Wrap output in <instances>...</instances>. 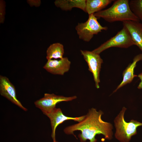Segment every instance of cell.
Instances as JSON below:
<instances>
[{"label": "cell", "mask_w": 142, "mask_h": 142, "mask_svg": "<svg viewBox=\"0 0 142 142\" xmlns=\"http://www.w3.org/2000/svg\"><path fill=\"white\" fill-rule=\"evenodd\" d=\"M114 0H86L85 12L89 15L94 14L102 10Z\"/></svg>", "instance_id": "obj_14"}, {"label": "cell", "mask_w": 142, "mask_h": 142, "mask_svg": "<svg viewBox=\"0 0 142 142\" xmlns=\"http://www.w3.org/2000/svg\"><path fill=\"white\" fill-rule=\"evenodd\" d=\"M46 116L49 119L50 121L52 129V137L53 141H55L56 129L59 124L66 120H72L80 122L84 119L85 115L75 117L67 116L63 114L60 109L56 108Z\"/></svg>", "instance_id": "obj_9"}, {"label": "cell", "mask_w": 142, "mask_h": 142, "mask_svg": "<svg viewBox=\"0 0 142 142\" xmlns=\"http://www.w3.org/2000/svg\"><path fill=\"white\" fill-rule=\"evenodd\" d=\"M0 93L13 104L24 111L27 109L17 99L16 91L14 85L6 77L0 75Z\"/></svg>", "instance_id": "obj_8"}, {"label": "cell", "mask_w": 142, "mask_h": 142, "mask_svg": "<svg viewBox=\"0 0 142 142\" xmlns=\"http://www.w3.org/2000/svg\"><path fill=\"white\" fill-rule=\"evenodd\" d=\"M27 2L31 7L35 6L38 7L41 4V1L40 0H28L27 1Z\"/></svg>", "instance_id": "obj_18"}, {"label": "cell", "mask_w": 142, "mask_h": 142, "mask_svg": "<svg viewBox=\"0 0 142 142\" xmlns=\"http://www.w3.org/2000/svg\"><path fill=\"white\" fill-rule=\"evenodd\" d=\"M138 78L140 80L141 82L140 83L138 87V88L139 89H142V72L139 74L138 76Z\"/></svg>", "instance_id": "obj_19"}, {"label": "cell", "mask_w": 142, "mask_h": 142, "mask_svg": "<svg viewBox=\"0 0 142 142\" xmlns=\"http://www.w3.org/2000/svg\"><path fill=\"white\" fill-rule=\"evenodd\" d=\"M126 108L123 107L114 120L116 131L115 138L120 142H129L132 136L137 134V129L142 126V123L131 120L127 123L124 119Z\"/></svg>", "instance_id": "obj_3"}, {"label": "cell", "mask_w": 142, "mask_h": 142, "mask_svg": "<svg viewBox=\"0 0 142 142\" xmlns=\"http://www.w3.org/2000/svg\"><path fill=\"white\" fill-rule=\"evenodd\" d=\"M129 4L131 11L142 22V0L129 1Z\"/></svg>", "instance_id": "obj_16"}, {"label": "cell", "mask_w": 142, "mask_h": 142, "mask_svg": "<svg viewBox=\"0 0 142 142\" xmlns=\"http://www.w3.org/2000/svg\"><path fill=\"white\" fill-rule=\"evenodd\" d=\"M76 96L66 97L54 94L45 93L43 97L35 102V106L39 109L46 115L56 108V104L62 102L71 101L76 99Z\"/></svg>", "instance_id": "obj_6"}, {"label": "cell", "mask_w": 142, "mask_h": 142, "mask_svg": "<svg viewBox=\"0 0 142 142\" xmlns=\"http://www.w3.org/2000/svg\"><path fill=\"white\" fill-rule=\"evenodd\" d=\"M123 24L129 32L135 45L142 52V23L140 22L126 21L123 22Z\"/></svg>", "instance_id": "obj_11"}, {"label": "cell", "mask_w": 142, "mask_h": 142, "mask_svg": "<svg viewBox=\"0 0 142 142\" xmlns=\"http://www.w3.org/2000/svg\"><path fill=\"white\" fill-rule=\"evenodd\" d=\"M53 142H58L57 141H53Z\"/></svg>", "instance_id": "obj_20"}, {"label": "cell", "mask_w": 142, "mask_h": 142, "mask_svg": "<svg viewBox=\"0 0 142 142\" xmlns=\"http://www.w3.org/2000/svg\"><path fill=\"white\" fill-rule=\"evenodd\" d=\"M114 1L110 7L94 14V16L98 19L102 18L110 23L118 21L123 22L126 21L140 22L131 10L129 0Z\"/></svg>", "instance_id": "obj_2"}, {"label": "cell", "mask_w": 142, "mask_h": 142, "mask_svg": "<svg viewBox=\"0 0 142 142\" xmlns=\"http://www.w3.org/2000/svg\"><path fill=\"white\" fill-rule=\"evenodd\" d=\"M132 63H130L126 68L123 73V79L113 93L116 92L118 89L125 85L130 83L134 78L137 76L134 74V70L137 63L142 60V54H140L135 57Z\"/></svg>", "instance_id": "obj_12"}, {"label": "cell", "mask_w": 142, "mask_h": 142, "mask_svg": "<svg viewBox=\"0 0 142 142\" xmlns=\"http://www.w3.org/2000/svg\"><path fill=\"white\" fill-rule=\"evenodd\" d=\"M81 54L87 63L88 70L92 74L96 88L99 89L100 82V73L103 60L99 54L92 51L80 50Z\"/></svg>", "instance_id": "obj_7"}, {"label": "cell", "mask_w": 142, "mask_h": 142, "mask_svg": "<svg viewBox=\"0 0 142 142\" xmlns=\"http://www.w3.org/2000/svg\"><path fill=\"white\" fill-rule=\"evenodd\" d=\"M97 19L93 14H91L89 15L86 21L78 23L75 29L80 39L85 42H89L94 35L98 34L102 30L108 29L107 27L102 26Z\"/></svg>", "instance_id": "obj_4"}, {"label": "cell", "mask_w": 142, "mask_h": 142, "mask_svg": "<svg viewBox=\"0 0 142 142\" xmlns=\"http://www.w3.org/2000/svg\"><path fill=\"white\" fill-rule=\"evenodd\" d=\"M6 3L3 0L0 1V23H3L5 19Z\"/></svg>", "instance_id": "obj_17"}, {"label": "cell", "mask_w": 142, "mask_h": 142, "mask_svg": "<svg viewBox=\"0 0 142 142\" xmlns=\"http://www.w3.org/2000/svg\"><path fill=\"white\" fill-rule=\"evenodd\" d=\"M86 2V0H56L54 3L63 10L69 11L77 8L85 12Z\"/></svg>", "instance_id": "obj_13"}, {"label": "cell", "mask_w": 142, "mask_h": 142, "mask_svg": "<svg viewBox=\"0 0 142 142\" xmlns=\"http://www.w3.org/2000/svg\"><path fill=\"white\" fill-rule=\"evenodd\" d=\"M103 114L101 110L98 111L92 108L89 110L84 119L78 123L68 126L64 130L65 133L67 135L72 134L74 132L80 131L81 133L78 136L81 142H85L87 140L89 142H96L95 138L97 134H102L105 139L111 140L113 138V126L109 123L103 121L101 116Z\"/></svg>", "instance_id": "obj_1"}, {"label": "cell", "mask_w": 142, "mask_h": 142, "mask_svg": "<svg viewBox=\"0 0 142 142\" xmlns=\"http://www.w3.org/2000/svg\"><path fill=\"white\" fill-rule=\"evenodd\" d=\"M71 63L67 57L58 60L50 59L47 60L43 68L52 74L63 75L69 71Z\"/></svg>", "instance_id": "obj_10"}, {"label": "cell", "mask_w": 142, "mask_h": 142, "mask_svg": "<svg viewBox=\"0 0 142 142\" xmlns=\"http://www.w3.org/2000/svg\"><path fill=\"white\" fill-rule=\"evenodd\" d=\"M64 53V46L62 44L55 43L50 45L48 48L46 58L48 60L62 58Z\"/></svg>", "instance_id": "obj_15"}, {"label": "cell", "mask_w": 142, "mask_h": 142, "mask_svg": "<svg viewBox=\"0 0 142 142\" xmlns=\"http://www.w3.org/2000/svg\"><path fill=\"white\" fill-rule=\"evenodd\" d=\"M135 45L127 29L124 27L114 37L92 51L99 54L104 50L112 47L127 48Z\"/></svg>", "instance_id": "obj_5"}]
</instances>
